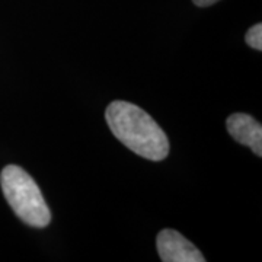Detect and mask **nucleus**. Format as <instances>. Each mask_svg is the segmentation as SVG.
<instances>
[{"instance_id": "nucleus-1", "label": "nucleus", "mask_w": 262, "mask_h": 262, "mask_svg": "<svg viewBox=\"0 0 262 262\" xmlns=\"http://www.w3.org/2000/svg\"><path fill=\"white\" fill-rule=\"evenodd\" d=\"M105 120L117 140L141 158L159 162L169 155V140L165 131L140 106L125 101H114L105 111Z\"/></svg>"}, {"instance_id": "nucleus-3", "label": "nucleus", "mask_w": 262, "mask_h": 262, "mask_svg": "<svg viewBox=\"0 0 262 262\" xmlns=\"http://www.w3.org/2000/svg\"><path fill=\"white\" fill-rule=\"evenodd\" d=\"M158 252L163 262H204L206 258L198 251L195 245L187 237L172 230L165 229L158 234L156 239Z\"/></svg>"}, {"instance_id": "nucleus-2", "label": "nucleus", "mask_w": 262, "mask_h": 262, "mask_svg": "<svg viewBox=\"0 0 262 262\" xmlns=\"http://www.w3.org/2000/svg\"><path fill=\"white\" fill-rule=\"evenodd\" d=\"M0 185L10 208L28 226L42 229L51 222V213L41 189L27 170L8 165L0 173Z\"/></svg>"}, {"instance_id": "nucleus-5", "label": "nucleus", "mask_w": 262, "mask_h": 262, "mask_svg": "<svg viewBox=\"0 0 262 262\" xmlns=\"http://www.w3.org/2000/svg\"><path fill=\"white\" fill-rule=\"evenodd\" d=\"M246 42L248 46H251L255 50L261 51L262 50V25L261 24H256L253 25L252 28H249V31L246 32Z\"/></svg>"}, {"instance_id": "nucleus-6", "label": "nucleus", "mask_w": 262, "mask_h": 262, "mask_svg": "<svg viewBox=\"0 0 262 262\" xmlns=\"http://www.w3.org/2000/svg\"><path fill=\"white\" fill-rule=\"evenodd\" d=\"M192 2L198 8H207V6H211V5L217 3L219 0H192Z\"/></svg>"}, {"instance_id": "nucleus-4", "label": "nucleus", "mask_w": 262, "mask_h": 262, "mask_svg": "<svg viewBox=\"0 0 262 262\" xmlns=\"http://www.w3.org/2000/svg\"><path fill=\"white\" fill-rule=\"evenodd\" d=\"M227 131L234 140L241 144L251 147L252 151L261 158L262 156V125L253 117L248 114H232L227 121Z\"/></svg>"}]
</instances>
